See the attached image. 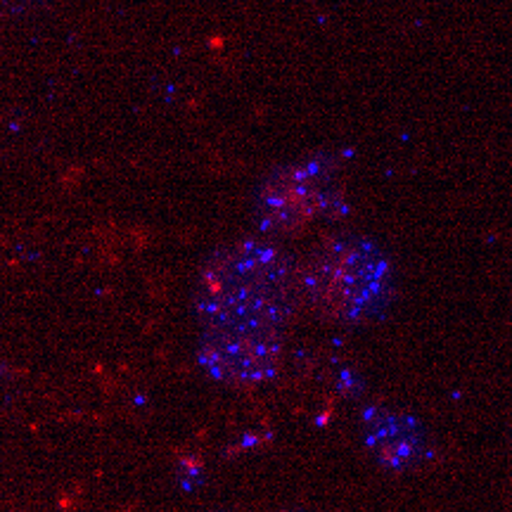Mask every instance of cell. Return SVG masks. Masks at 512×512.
<instances>
[{
    "instance_id": "cell-1",
    "label": "cell",
    "mask_w": 512,
    "mask_h": 512,
    "mask_svg": "<svg viewBox=\"0 0 512 512\" xmlns=\"http://www.w3.org/2000/svg\"><path fill=\"white\" fill-rule=\"evenodd\" d=\"M294 278L275 247L223 249L202 275L197 313L202 363L223 382H259L275 373L290 323Z\"/></svg>"
},
{
    "instance_id": "cell-2",
    "label": "cell",
    "mask_w": 512,
    "mask_h": 512,
    "mask_svg": "<svg viewBox=\"0 0 512 512\" xmlns=\"http://www.w3.org/2000/svg\"><path fill=\"white\" fill-rule=\"evenodd\" d=\"M306 297L337 320L375 316L392 290V266L373 242L332 240L313 256L299 280Z\"/></svg>"
},
{
    "instance_id": "cell-3",
    "label": "cell",
    "mask_w": 512,
    "mask_h": 512,
    "mask_svg": "<svg viewBox=\"0 0 512 512\" xmlns=\"http://www.w3.org/2000/svg\"><path fill=\"white\" fill-rule=\"evenodd\" d=\"M273 204L283 223H306L325 214L335 204V190L330 188L323 166L311 164L275 183Z\"/></svg>"
},
{
    "instance_id": "cell-4",
    "label": "cell",
    "mask_w": 512,
    "mask_h": 512,
    "mask_svg": "<svg viewBox=\"0 0 512 512\" xmlns=\"http://www.w3.org/2000/svg\"><path fill=\"white\" fill-rule=\"evenodd\" d=\"M368 441L377 456L394 467L418 463L425 448V434L418 422L401 415H375L368 422Z\"/></svg>"
}]
</instances>
